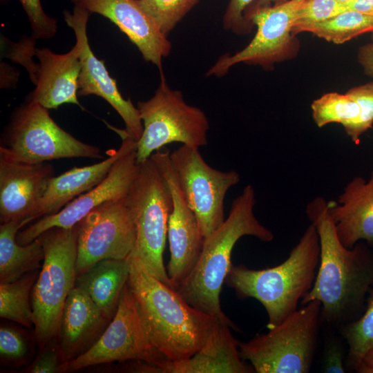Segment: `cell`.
<instances>
[{
  "label": "cell",
  "instance_id": "obj_39",
  "mask_svg": "<svg viewBox=\"0 0 373 373\" xmlns=\"http://www.w3.org/2000/svg\"><path fill=\"white\" fill-rule=\"evenodd\" d=\"M20 72L17 68L1 61L0 64V88H12L17 87Z\"/></svg>",
  "mask_w": 373,
  "mask_h": 373
},
{
  "label": "cell",
  "instance_id": "obj_10",
  "mask_svg": "<svg viewBox=\"0 0 373 373\" xmlns=\"http://www.w3.org/2000/svg\"><path fill=\"white\" fill-rule=\"evenodd\" d=\"M304 1L281 0L273 6L248 8L245 17L251 26L257 28L254 38L240 51L220 56L207 76L222 77L240 63L269 70L276 64L296 58L300 42L292 33V26L296 12Z\"/></svg>",
  "mask_w": 373,
  "mask_h": 373
},
{
  "label": "cell",
  "instance_id": "obj_24",
  "mask_svg": "<svg viewBox=\"0 0 373 373\" xmlns=\"http://www.w3.org/2000/svg\"><path fill=\"white\" fill-rule=\"evenodd\" d=\"M130 270L128 258L104 259L77 276L75 285L82 288L111 321L128 283Z\"/></svg>",
  "mask_w": 373,
  "mask_h": 373
},
{
  "label": "cell",
  "instance_id": "obj_5",
  "mask_svg": "<svg viewBox=\"0 0 373 373\" xmlns=\"http://www.w3.org/2000/svg\"><path fill=\"white\" fill-rule=\"evenodd\" d=\"M321 313L317 300L301 305L267 333L239 342L241 358L256 373L309 372L322 329Z\"/></svg>",
  "mask_w": 373,
  "mask_h": 373
},
{
  "label": "cell",
  "instance_id": "obj_15",
  "mask_svg": "<svg viewBox=\"0 0 373 373\" xmlns=\"http://www.w3.org/2000/svg\"><path fill=\"white\" fill-rule=\"evenodd\" d=\"M136 149L137 146L119 157L95 186L68 202L57 213L43 216L18 232L17 242L27 245L52 227L70 229L99 205L125 197L138 171Z\"/></svg>",
  "mask_w": 373,
  "mask_h": 373
},
{
  "label": "cell",
  "instance_id": "obj_40",
  "mask_svg": "<svg viewBox=\"0 0 373 373\" xmlns=\"http://www.w3.org/2000/svg\"><path fill=\"white\" fill-rule=\"evenodd\" d=\"M357 61L365 75L373 77V41L358 48Z\"/></svg>",
  "mask_w": 373,
  "mask_h": 373
},
{
  "label": "cell",
  "instance_id": "obj_32",
  "mask_svg": "<svg viewBox=\"0 0 373 373\" xmlns=\"http://www.w3.org/2000/svg\"><path fill=\"white\" fill-rule=\"evenodd\" d=\"M346 4L338 0H305L298 9L292 26V33L307 26L330 19L347 10Z\"/></svg>",
  "mask_w": 373,
  "mask_h": 373
},
{
  "label": "cell",
  "instance_id": "obj_26",
  "mask_svg": "<svg viewBox=\"0 0 373 373\" xmlns=\"http://www.w3.org/2000/svg\"><path fill=\"white\" fill-rule=\"evenodd\" d=\"M373 32V15L347 10L325 21L301 28L318 38L335 44H342L364 33Z\"/></svg>",
  "mask_w": 373,
  "mask_h": 373
},
{
  "label": "cell",
  "instance_id": "obj_27",
  "mask_svg": "<svg viewBox=\"0 0 373 373\" xmlns=\"http://www.w3.org/2000/svg\"><path fill=\"white\" fill-rule=\"evenodd\" d=\"M37 271L29 272L15 281L0 283L1 318L28 328L34 326L31 289L38 276Z\"/></svg>",
  "mask_w": 373,
  "mask_h": 373
},
{
  "label": "cell",
  "instance_id": "obj_37",
  "mask_svg": "<svg viewBox=\"0 0 373 373\" xmlns=\"http://www.w3.org/2000/svg\"><path fill=\"white\" fill-rule=\"evenodd\" d=\"M255 1L229 0L222 19L224 28L238 35L251 32L253 26L247 21L245 13Z\"/></svg>",
  "mask_w": 373,
  "mask_h": 373
},
{
  "label": "cell",
  "instance_id": "obj_42",
  "mask_svg": "<svg viewBox=\"0 0 373 373\" xmlns=\"http://www.w3.org/2000/svg\"><path fill=\"white\" fill-rule=\"evenodd\" d=\"M356 372L373 373V346L364 355Z\"/></svg>",
  "mask_w": 373,
  "mask_h": 373
},
{
  "label": "cell",
  "instance_id": "obj_2",
  "mask_svg": "<svg viewBox=\"0 0 373 373\" xmlns=\"http://www.w3.org/2000/svg\"><path fill=\"white\" fill-rule=\"evenodd\" d=\"M128 258V285L150 341L169 361L191 357L206 342L218 319L191 306L175 288Z\"/></svg>",
  "mask_w": 373,
  "mask_h": 373
},
{
  "label": "cell",
  "instance_id": "obj_11",
  "mask_svg": "<svg viewBox=\"0 0 373 373\" xmlns=\"http://www.w3.org/2000/svg\"><path fill=\"white\" fill-rule=\"evenodd\" d=\"M128 361L154 365L155 373H158L169 360L150 341L127 283L122 291L117 311L101 336L84 353L62 364L61 372Z\"/></svg>",
  "mask_w": 373,
  "mask_h": 373
},
{
  "label": "cell",
  "instance_id": "obj_44",
  "mask_svg": "<svg viewBox=\"0 0 373 373\" xmlns=\"http://www.w3.org/2000/svg\"><path fill=\"white\" fill-rule=\"evenodd\" d=\"M338 1H341L343 3H346L347 2H348L350 0H338Z\"/></svg>",
  "mask_w": 373,
  "mask_h": 373
},
{
  "label": "cell",
  "instance_id": "obj_16",
  "mask_svg": "<svg viewBox=\"0 0 373 373\" xmlns=\"http://www.w3.org/2000/svg\"><path fill=\"white\" fill-rule=\"evenodd\" d=\"M90 15L88 10L75 6L73 12L66 10L63 12L66 24L82 42L78 95H95L105 99L123 119L125 132L137 141L143 131L139 110L131 99L123 97L116 80L107 70L104 61L99 59L90 48L87 36V23Z\"/></svg>",
  "mask_w": 373,
  "mask_h": 373
},
{
  "label": "cell",
  "instance_id": "obj_28",
  "mask_svg": "<svg viewBox=\"0 0 373 373\" xmlns=\"http://www.w3.org/2000/svg\"><path fill=\"white\" fill-rule=\"evenodd\" d=\"M338 330L347 345L346 370L356 372L364 355L373 346V286L367 294L363 314Z\"/></svg>",
  "mask_w": 373,
  "mask_h": 373
},
{
  "label": "cell",
  "instance_id": "obj_14",
  "mask_svg": "<svg viewBox=\"0 0 373 373\" xmlns=\"http://www.w3.org/2000/svg\"><path fill=\"white\" fill-rule=\"evenodd\" d=\"M150 158L157 166L171 193L172 209L167 231L171 257L166 272L172 287L176 289L196 265L204 238L179 185L169 152L157 151Z\"/></svg>",
  "mask_w": 373,
  "mask_h": 373
},
{
  "label": "cell",
  "instance_id": "obj_29",
  "mask_svg": "<svg viewBox=\"0 0 373 373\" xmlns=\"http://www.w3.org/2000/svg\"><path fill=\"white\" fill-rule=\"evenodd\" d=\"M314 122L318 128L338 123L345 127L360 114L357 102L347 93L329 92L314 99L311 104Z\"/></svg>",
  "mask_w": 373,
  "mask_h": 373
},
{
  "label": "cell",
  "instance_id": "obj_33",
  "mask_svg": "<svg viewBox=\"0 0 373 373\" xmlns=\"http://www.w3.org/2000/svg\"><path fill=\"white\" fill-rule=\"evenodd\" d=\"M323 347L321 372L345 373L347 345L339 331L331 326L322 325Z\"/></svg>",
  "mask_w": 373,
  "mask_h": 373
},
{
  "label": "cell",
  "instance_id": "obj_17",
  "mask_svg": "<svg viewBox=\"0 0 373 373\" xmlns=\"http://www.w3.org/2000/svg\"><path fill=\"white\" fill-rule=\"evenodd\" d=\"M90 14L100 15L113 23L137 48L144 59L162 72V59L171 44L137 0H70Z\"/></svg>",
  "mask_w": 373,
  "mask_h": 373
},
{
  "label": "cell",
  "instance_id": "obj_38",
  "mask_svg": "<svg viewBox=\"0 0 373 373\" xmlns=\"http://www.w3.org/2000/svg\"><path fill=\"white\" fill-rule=\"evenodd\" d=\"M62 364L58 347L52 346L51 343L42 349V352L26 372L30 373L61 372Z\"/></svg>",
  "mask_w": 373,
  "mask_h": 373
},
{
  "label": "cell",
  "instance_id": "obj_6",
  "mask_svg": "<svg viewBox=\"0 0 373 373\" xmlns=\"http://www.w3.org/2000/svg\"><path fill=\"white\" fill-rule=\"evenodd\" d=\"M37 238L44 247V258L31 303L35 338L42 350L59 337L65 303L75 286L77 224L70 229L52 227Z\"/></svg>",
  "mask_w": 373,
  "mask_h": 373
},
{
  "label": "cell",
  "instance_id": "obj_34",
  "mask_svg": "<svg viewBox=\"0 0 373 373\" xmlns=\"http://www.w3.org/2000/svg\"><path fill=\"white\" fill-rule=\"evenodd\" d=\"M37 39L31 36H22L17 42H13L1 34V56L21 65L27 70L30 81L37 84L39 64L32 57L36 55Z\"/></svg>",
  "mask_w": 373,
  "mask_h": 373
},
{
  "label": "cell",
  "instance_id": "obj_35",
  "mask_svg": "<svg viewBox=\"0 0 373 373\" xmlns=\"http://www.w3.org/2000/svg\"><path fill=\"white\" fill-rule=\"evenodd\" d=\"M18 1L28 17L31 35L37 39L52 38L57 31V22L44 12L41 0Z\"/></svg>",
  "mask_w": 373,
  "mask_h": 373
},
{
  "label": "cell",
  "instance_id": "obj_45",
  "mask_svg": "<svg viewBox=\"0 0 373 373\" xmlns=\"http://www.w3.org/2000/svg\"><path fill=\"white\" fill-rule=\"evenodd\" d=\"M371 39L373 41V32L371 33Z\"/></svg>",
  "mask_w": 373,
  "mask_h": 373
},
{
  "label": "cell",
  "instance_id": "obj_23",
  "mask_svg": "<svg viewBox=\"0 0 373 373\" xmlns=\"http://www.w3.org/2000/svg\"><path fill=\"white\" fill-rule=\"evenodd\" d=\"M234 324L218 321L206 342L191 357L168 361L158 373H254L251 365L240 354L239 342L231 329Z\"/></svg>",
  "mask_w": 373,
  "mask_h": 373
},
{
  "label": "cell",
  "instance_id": "obj_7",
  "mask_svg": "<svg viewBox=\"0 0 373 373\" xmlns=\"http://www.w3.org/2000/svg\"><path fill=\"white\" fill-rule=\"evenodd\" d=\"M0 157L37 164L64 158H102L97 146L84 143L61 128L48 109L26 99L14 108L0 140Z\"/></svg>",
  "mask_w": 373,
  "mask_h": 373
},
{
  "label": "cell",
  "instance_id": "obj_3",
  "mask_svg": "<svg viewBox=\"0 0 373 373\" xmlns=\"http://www.w3.org/2000/svg\"><path fill=\"white\" fill-rule=\"evenodd\" d=\"M256 193L248 184L234 199L227 218L204 238L198 260L189 276L175 289L193 307L221 321L233 324L222 311L220 294L232 265V250L238 240L251 236L271 242L274 235L254 213Z\"/></svg>",
  "mask_w": 373,
  "mask_h": 373
},
{
  "label": "cell",
  "instance_id": "obj_43",
  "mask_svg": "<svg viewBox=\"0 0 373 373\" xmlns=\"http://www.w3.org/2000/svg\"><path fill=\"white\" fill-rule=\"evenodd\" d=\"M280 1L281 0H256L248 8L267 6L271 5L273 2L276 3Z\"/></svg>",
  "mask_w": 373,
  "mask_h": 373
},
{
  "label": "cell",
  "instance_id": "obj_20",
  "mask_svg": "<svg viewBox=\"0 0 373 373\" xmlns=\"http://www.w3.org/2000/svg\"><path fill=\"white\" fill-rule=\"evenodd\" d=\"M110 321L90 296L75 285L66 298L61 320L57 347L63 364L90 348Z\"/></svg>",
  "mask_w": 373,
  "mask_h": 373
},
{
  "label": "cell",
  "instance_id": "obj_41",
  "mask_svg": "<svg viewBox=\"0 0 373 373\" xmlns=\"http://www.w3.org/2000/svg\"><path fill=\"white\" fill-rule=\"evenodd\" d=\"M345 4L347 10L373 15V0H350Z\"/></svg>",
  "mask_w": 373,
  "mask_h": 373
},
{
  "label": "cell",
  "instance_id": "obj_4",
  "mask_svg": "<svg viewBox=\"0 0 373 373\" xmlns=\"http://www.w3.org/2000/svg\"><path fill=\"white\" fill-rule=\"evenodd\" d=\"M319 260V237L310 222L283 262L264 269L232 265L225 283L239 298H253L262 304L271 329L296 311L311 290Z\"/></svg>",
  "mask_w": 373,
  "mask_h": 373
},
{
  "label": "cell",
  "instance_id": "obj_13",
  "mask_svg": "<svg viewBox=\"0 0 373 373\" xmlns=\"http://www.w3.org/2000/svg\"><path fill=\"white\" fill-rule=\"evenodd\" d=\"M126 196L104 202L77 224V276L102 260L131 255L136 229Z\"/></svg>",
  "mask_w": 373,
  "mask_h": 373
},
{
  "label": "cell",
  "instance_id": "obj_9",
  "mask_svg": "<svg viewBox=\"0 0 373 373\" xmlns=\"http://www.w3.org/2000/svg\"><path fill=\"white\" fill-rule=\"evenodd\" d=\"M143 131L137 141L138 163L164 146L178 142L199 149L207 144L209 122L205 113L188 104L180 90L172 89L160 72V82L152 97L139 102Z\"/></svg>",
  "mask_w": 373,
  "mask_h": 373
},
{
  "label": "cell",
  "instance_id": "obj_19",
  "mask_svg": "<svg viewBox=\"0 0 373 373\" xmlns=\"http://www.w3.org/2000/svg\"><path fill=\"white\" fill-rule=\"evenodd\" d=\"M82 42L76 37L72 49L57 54L48 48H37L39 71L35 88L26 99L47 109H56L64 104L80 106L78 101V80L81 70Z\"/></svg>",
  "mask_w": 373,
  "mask_h": 373
},
{
  "label": "cell",
  "instance_id": "obj_22",
  "mask_svg": "<svg viewBox=\"0 0 373 373\" xmlns=\"http://www.w3.org/2000/svg\"><path fill=\"white\" fill-rule=\"evenodd\" d=\"M330 215L342 244L353 247L365 241L373 247V170L367 180L354 177L344 187L338 202L328 201Z\"/></svg>",
  "mask_w": 373,
  "mask_h": 373
},
{
  "label": "cell",
  "instance_id": "obj_36",
  "mask_svg": "<svg viewBox=\"0 0 373 373\" xmlns=\"http://www.w3.org/2000/svg\"><path fill=\"white\" fill-rule=\"evenodd\" d=\"M27 343L22 334L8 325L0 327V357L7 363H19L28 354Z\"/></svg>",
  "mask_w": 373,
  "mask_h": 373
},
{
  "label": "cell",
  "instance_id": "obj_18",
  "mask_svg": "<svg viewBox=\"0 0 373 373\" xmlns=\"http://www.w3.org/2000/svg\"><path fill=\"white\" fill-rule=\"evenodd\" d=\"M54 166L47 162L29 164L0 157V221L26 220L40 202Z\"/></svg>",
  "mask_w": 373,
  "mask_h": 373
},
{
  "label": "cell",
  "instance_id": "obj_12",
  "mask_svg": "<svg viewBox=\"0 0 373 373\" xmlns=\"http://www.w3.org/2000/svg\"><path fill=\"white\" fill-rule=\"evenodd\" d=\"M170 160L184 198L206 238L224 221L225 195L239 182L240 175L234 170L221 171L212 168L199 149L186 145L170 153Z\"/></svg>",
  "mask_w": 373,
  "mask_h": 373
},
{
  "label": "cell",
  "instance_id": "obj_31",
  "mask_svg": "<svg viewBox=\"0 0 373 373\" xmlns=\"http://www.w3.org/2000/svg\"><path fill=\"white\" fill-rule=\"evenodd\" d=\"M345 93L357 102L360 114L354 122L343 128L351 140L358 144L361 136L373 125V81L352 87Z\"/></svg>",
  "mask_w": 373,
  "mask_h": 373
},
{
  "label": "cell",
  "instance_id": "obj_1",
  "mask_svg": "<svg viewBox=\"0 0 373 373\" xmlns=\"http://www.w3.org/2000/svg\"><path fill=\"white\" fill-rule=\"evenodd\" d=\"M306 213L318 231L320 260L314 285L300 304L318 300L322 325L338 329L365 309L373 286V247L359 241L345 247L336 233L328 201L321 197L307 204Z\"/></svg>",
  "mask_w": 373,
  "mask_h": 373
},
{
  "label": "cell",
  "instance_id": "obj_30",
  "mask_svg": "<svg viewBox=\"0 0 373 373\" xmlns=\"http://www.w3.org/2000/svg\"><path fill=\"white\" fill-rule=\"evenodd\" d=\"M198 0H137L166 37Z\"/></svg>",
  "mask_w": 373,
  "mask_h": 373
},
{
  "label": "cell",
  "instance_id": "obj_21",
  "mask_svg": "<svg viewBox=\"0 0 373 373\" xmlns=\"http://www.w3.org/2000/svg\"><path fill=\"white\" fill-rule=\"evenodd\" d=\"M117 133L122 137V144L117 150H111L107 158L92 165L74 167L49 180L40 202L30 217V221L57 213L76 196L95 186L119 157L137 146V140L124 130H118Z\"/></svg>",
  "mask_w": 373,
  "mask_h": 373
},
{
  "label": "cell",
  "instance_id": "obj_25",
  "mask_svg": "<svg viewBox=\"0 0 373 373\" xmlns=\"http://www.w3.org/2000/svg\"><path fill=\"white\" fill-rule=\"evenodd\" d=\"M26 220H12L0 226V283H10L37 271L44 258V250L39 238L21 245L16 240Z\"/></svg>",
  "mask_w": 373,
  "mask_h": 373
},
{
  "label": "cell",
  "instance_id": "obj_8",
  "mask_svg": "<svg viewBox=\"0 0 373 373\" xmlns=\"http://www.w3.org/2000/svg\"><path fill=\"white\" fill-rule=\"evenodd\" d=\"M126 200L136 229L135 245L129 257L172 287L163 262L172 197L165 180L151 158L139 163Z\"/></svg>",
  "mask_w": 373,
  "mask_h": 373
}]
</instances>
